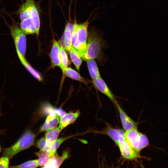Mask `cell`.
<instances>
[{
  "label": "cell",
  "instance_id": "1",
  "mask_svg": "<svg viewBox=\"0 0 168 168\" xmlns=\"http://www.w3.org/2000/svg\"><path fill=\"white\" fill-rule=\"evenodd\" d=\"M106 44L101 35L94 29L88 31L87 47L82 59L86 60L96 59L101 64L105 63L106 58L103 54V50Z\"/></svg>",
  "mask_w": 168,
  "mask_h": 168
},
{
  "label": "cell",
  "instance_id": "2",
  "mask_svg": "<svg viewBox=\"0 0 168 168\" xmlns=\"http://www.w3.org/2000/svg\"><path fill=\"white\" fill-rule=\"evenodd\" d=\"M34 134L30 131L26 132L20 138L11 146L4 149L2 156L7 157L9 159L20 152L27 149L34 143Z\"/></svg>",
  "mask_w": 168,
  "mask_h": 168
},
{
  "label": "cell",
  "instance_id": "3",
  "mask_svg": "<svg viewBox=\"0 0 168 168\" xmlns=\"http://www.w3.org/2000/svg\"><path fill=\"white\" fill-rule=\"evenodd\" d=\"M9 28L13 39L17 55L25 58L26 49V34L14 21L10 25L6 22Z\"/></svg>",
  "mask_w": 168,
  "mask_h": 168
},
{
  "label": "cell",
  "instance_id": "4",
  "mask_svg": "<svg viewBox=\"0 0 168 168\" xmlns=\"http://www.w3.org/2000/svg\"><path fill=\"white\" fill-rule=\"evenodd\" d=\"M124 136L128 144L138 152L149 144L147 136L140 132L137 128L125 131Z\"/></svg>",
  "mask_w": 168,
  "mask_h": 168
},
{
  "label": "cell",
  "instance_id": "5",
  "mask_svg": "<svg viewBox=\"0 0 168 168\" xmlns=\"http://www.w3.org/2000/svg\"><path fill=\"white\" fill-rule=\"evenodd\" d=\"M124 133L123 130L113 141L118 146L121 153L124 158L130 159L138 157V152L128 144L125 139Z\"/></svg>",
  "mask_w": 168,
  "mask_h": 168
},
{
  "label": "cell",
  "instance_id": "6",
  "mask_svg": "<svg viewBox=\"0 0 168 168\" xmlns=\"http://www.w3.org/2000/svg\"><path fill=\"white\" fill-rule=\"evenodd\" d=\"M89 24V20H87L84 22L78 24V26L77 37L80 48L79 54L82 58L85 54L87 47L88 28Z\"/></svg>",
  "mask_w": 168,
  "mask_h": 168
},
{
  "label": "cell",
  "instance_id": "7",
  "mask_svg": "<svg viewBox=\"0 0 168 168\" xmlns=\"http://www.w3.org/2000/svg\"><path fill=\"white\" fill-rule=\"evenodd\" d=\"M92 82L96 89L106 96L114 105L117 100L115 97L101 77L92 80Z\"/></svg>",
  "mask_w": 168,
  "mask_h": 168
},
{
  "label": "cell",
  "instance_id": "8",
  "mask_svg": "<svg viewBox=\"0 0 168 168\" xmlns=\"http://www.w3.org/2000/svg\"><path fill=\"white\" fill-rule=\"evenodd\" d=\"M114 105L119 114L122 125L125 131L137 128V124L124 110L117 100Z\"/></svg>",
  "mask_w": 168,
  "mask_h": 168
},
{
  "label": "cell",
  "instance_id": "9",
  "mask_svg": "<svg viewBox=\"0 0 168 168\" xmlns=\"http://www.w3.org/2000/svg\"><path fill=\"white\" fill-rule=\"evenodd\" d=\"M68 149L65 150L61 156L57 152L52 156L48 162L41 168H59L63 162L70 156Z\"/></svg>",
  "mask_w": 168,
  "mask_h": 168
},
{
  "label": "cell",
  "instance_id": "10",
  "mask_svg": "<svg viewBox=\"0 0 168 168\" xmlns=\"http://www.w3.org/2000/svg\"><path fill=\"white\" fill-rule=\"evenodd\" d=\"M73 26L72 23L68 22L66 24L63 34L60 40L61 46L67 51H69L72 47L71 39Z\"/></svg>",
  "mask_w": 168,
  "mask_h": 168
},
{
  "label": "cell",
  "instance_id": "11",
  "mask_svg": "<svg viewBox=\"0 0 168 168\" xmlns=\"http://www.w3.org/2000/svg\"><path fill=\"white\" fill-rule=\"evenodd\" d=\"M60 118L54 112L49 114L41 127L40 132L47 131L56 127L59 124Z\"/></svg>",
  "mask_w": 168,
  "mask_h": 168
},
{
  "label": "cell",
  "instance_id": "12",
  "mask_svg": "<svg viewBox=\"0 0 168 168\" xmlns=\"http://www.w3.org/2000/svg\"><path fill=\"white\" fill-rule=\"evenodd\" d=\"M35 4V0H26L21 5L18 10L21 21L30 18L32 8Z\"/></svg>",
  "mask_w": 168,
  "mask_h": 168
},
{
  "label": "cell",
  "instance_id": "13",
  "mask_svg": "<svg viewBox=\"0 0 168 168\" xmlns=\"http://www.w3.org/2000/svg\"><path fill=\"white\" fill-rule=\"evenodd\" d=\"M80 114V112L77 110L75 112L66 113L60 119L59 128L61 130L68 125L73 123L78 118Z\"/></svg>",
  "mask_w": 168,
  "mask_h": 168
},
{
  "label": "cell",
  "instance_id": "14",
  "mask_svg": "<svg viewBox=\"0 0 168 168\" xmlns=\"http://www.w3.org/2000/svg\"><path fill=\"white\" fill-rule=\"evenodd\" d=\"M60 47L58 43L54 39L50 56L53 66L59 67L60 68L61 63L60 57Z\"/></svg>",
  "mask_w": 168,
  "mask_h": 168
},
{
  "label": "cell",
  "instance_id": "15",
  "mask_svg": "<svg viewBox=\"0 0 168 168\" xmlns=\"http://www.w3.org/2000/svg\"><path fill=\"white\" fill-rule=\"evenodd\" d=\"M21 63L29 72L39 82H42L43 78L41 74L35 69L27 61L25 58L18 55Z\"/></svg>",
  "mask_w": 168,
  "mask_h": 168
},
{
  "label": "cell",
  "instance_id": "16",
  "mask_svg": "<svg viewBox=\"0 0 168 168\" xmlns=\"http://www.w3.org/2000/svg\"><path fill=\"white\" fill-rule=\"evenodd\" d=\"M20 28L26 35H31L35 33L34 25L30 18L21 21Z\"/></svg>",
  "mask_w": 168,
  "mask_h": 168
},
{
  "label": "cell",
  "instance_id": "17",
  "mask_svg": "<svg viewBox=\"0 0 168 168\" xmlns=\"http://www.w3.org/2000/svg\"><path fill=\"white\" fill-rule=\"evenodd\" d=\"M58 127H55L47 131L45 134V138L47 145L49 147L57 139L61 131Z\"/></svg>",
  "mask_w": 168,
  "mask_h": 168
},
{
  "label": "cell",
  "instance_id": "18",
  "mask_svg": "<svg viewBox=\"0 0 168 168\" xmlns=\"http://www.w3.org/2000/svg\"><path fill=\"white\" fill-rule=\"evenodd\" d=\"M88 71L92 80L100 77L97 64L94 59L86 60Z\"/></svg>",
  "mask_w": 168,
  "mask_h": 168
},
{
  "label": "cell",
  "instance_id": "19",
  "mask_svg": "<svg viewBox=\"0 0 168 168\" xmlns=\"http://www.w3.org/2000/svg\"><path fill=\"white\" fill-rule=\"evenodd\" d=\"M65 77L82 82L86 84H87L89 82L83 78L76 71L70 67H68L65 71L64 77Z\"/></svg>",
  "mask_w": 168,
  "mask_h": 168
},
{
  "label": "cell",
  "instance_id": "20",
  "mask_svg": "<svg viewBox=\"0 0 168 168\" xmlns=\"http://www.w3.org/2000/svg\"><path fill=\"white\" fill-rule=\"evenodd\" d=\"M38 158V164L39 166H42L46 165L49 161L52 156L50 152L47 150H40L35 153Z\"/></svg>",
  "mask_w": 168,
  "mask_h": 168
},
{
  "label": "cell",
  "instance_id": "21",
  "mask_svg": "<svg viewBox=\"0 0 168 168\" xmlns=\"http://www.w3.org/2000/svg\"><path fill=\"white\" fill-rule=\"evenodd\" d=\"M69 52L72 61L77 69L78 71H79L82 62L81 56L78 52L72 46Z\"/></svg>",
  "mask_w": 168,
  "mask_h": 168
},
{
  "label": "cell",
  "instance_id": "22",
  "mask_svg": "<svg viewBox=\"0 0 168 168\" xmlns=\"http://www.w3.org/2000/svg\"><path fill=\"white\" fill-rule=\"evenodd\" d=\"M60 57L61 63V68L63 72V80L64 79V74L68 67V58L65 50L60 46Z\"/></svg>",
  "mask_w": 168,
  "mask_h": 168
},
{
  "label": "cell",
  "instance_id": "23",
  "mask_svg": "<svg viewBox=\"0 0 168 168\" xmlns=\"http://www.w3.org/2000/svg\"><path fill=\"white\" fill-rule=\"evenodd\" d=\"M39 166L38 159L30 160L21 164L9 166L8 168H36Z\"/></svg>",
  "mask_w": 168,
  "mask_h": 168
},
{
  "label": "cell",
  "instance_id": "24",
  "mask_svg": "<svg viewBox=\"0 0 168 168\" xmlns=\"http://www.w3.org/2000/svg\"><path fill=\"white\" fill-rule=\"evenodd\" d=\"M69 138V137H65L57 139L50 146L49 152L52 156L56 152V150L59 146L64 141Z\"/></svg>",
  "mask_w": 168,
  "mask_h": 168
},
{
  "label": "cell",
  "instance_id": "25",
  "mask_svg": "<svg viewBox=\"0 0 168 168\" xmlns=\"http://www.w3.org/2000/svg\"><path fill=\"white\" fill-rule=\"evenodd\" d=\"M36 146L40 150H47L49 151V148L47 145L45 137H42L38 140Z\"/></svg>",
  "mask_w": 168,
  "mask_h": 168
},
{
  "label": "cell",
  "instance_id": "26",
  "mask_svg": "<svg viewBox=\"0 0 168 168\" xmlns=\"http://www.w3.org/2000/svg\"><path fill=\"white\" fill-rule=\"evenodd\" d=\"M9 159L7 157L3 156L0 158V168H8Z\"/></svg>",
  "mask_w": 168,
  "mask_h": 168
},
{
  "label": "cell",
  "instance_id": "27",
  "mask_svg": "<svg viewBox=\"0 0 168 168\" xmlns=\"http://www.w3.org/2000/svg\"><path fill=\"white\" fill-rule=\"evenodd\" d=\"M1 148L0 146V152H1Z\"/></svg>",
  "mask_w": 168,
  "mask_h": 168
}]
</instances>
